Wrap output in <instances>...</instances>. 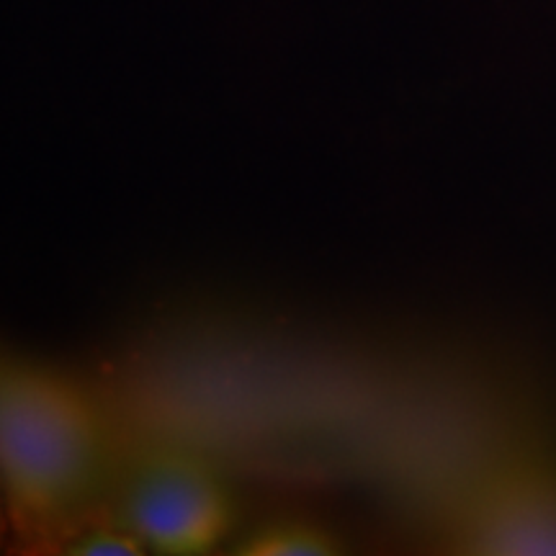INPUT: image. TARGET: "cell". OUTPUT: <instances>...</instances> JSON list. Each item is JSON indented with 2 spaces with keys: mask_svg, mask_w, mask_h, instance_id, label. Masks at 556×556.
Wrapping results in <instances>:
<instances>
[{
  "mask_svg": "<svg viewBox=\"0 0 556 556\" xmlns=\"http://www.w3.org/2000/svg\"><path fill=\"white\" fill-rule=\"evenodd\" d=\"M60 554H75V556H101V554H116V556H131V554H148L142 541L129 531L122 520H111V523H83L78 531H73L62 541Z\"/></svg>",
  "mask_w": 556,
  "mask_h": 556,
  "instance_id": "cell-5",
  "label": "cell"
},
{
  "mask_svg": "<svg viewBox=\"0 0 556 556\" xmlns=\"http://www.w3.org/2000/svg\"><path fill=\"white\" fill-rule=\"evenodd\" d=\"M114 430L88 389L0 343V490L13 546H62L119 479Z\"/></svg>",
  "mask_w": 556,
  "mask_h": 556,
  "instance_id": "cell-1",
  "label": "cell"
},
{
  "mask_svg": "<svg viewBox=\"0 0 556 556\" xmlns=\"http://www.w3.org/2000/svg\"><path fill=\"white\" fill-rule=\"evenodd\" d=\"M240 556H330L345 552L343 539L328 526L307 518H266L225 544Z\"/></svg>",
  "mask_w": 556,
  "mask_h": 556,
  "instance_id": "cell-4",
  "label": "cell"
},
{
  "mask_svg": "<svg viewBox=\"0 0 556 556\" xmlns=\"http://www.w3.org/2000/svg\"><path fill=\"white\" fill-rule=\"evenodd\" d=\"M451 544L467 554H556V469L500 471L462 507Z\"/></svg>",
  "mask_w": 556,
  "mask_h": 556,
  "instance_id": "cell-3",
  "label": "cell"
},
{
  "mask_svg": "<svg viewBox=\"0 0 556 556\" xmlns=\"http://www.w3.org/2000/svg\"><path fill=\"white\" fill-rule=\"evenodd\" d=\"M5 548H13V531H11V518H9V507H5L3 490H0V552H5Z\"/></svg>",
  "mask_w": 556,
  "mask_h": 556,
  "instance_id": "cell-6",
  "label": "cell"
},
{
  "mask_svg": "<svg viewBox=\"0 0 556 556\" xmlns=\"http://www.w3.org/2000/svg\"><path fill=\"white\" fill-rule=\"evenodd\" d=\"M119 520L148 552L204 556L232 539L238 507L206 458L178 446L131 454L116 479Z\"/></svg>",
  "mask_w": 556,
  "mask_h": 556,
  "instance_id": "cell-2",
  "label": "cell"
}]
</instances>
